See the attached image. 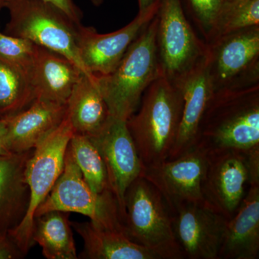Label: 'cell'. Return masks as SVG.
Wrapping results in <instances>:
<instances>
[{
  "label": "cell",
  "mask_w": 259,
  "mask_h": 259,
  "mask_svg": "<svg viewBox=\"0 0 259 259\" xmlns=\"http://www.w3.org/2000/svg\"><path fill=\"white\" fill-rule=\"evenodd\" d=\"M139 106L126 124L144 168L169 158L182 120L180 87L161 75L146 90Z\"/></svg>",
  "instance_id": "obj_1"
},
{
  "label": "cell",
  "mask_w": 259,
  "mask_h": 259,
  "mask_svg": "<svg viewBox=\"0 0 259 259\" xmlns=\"http://www.w3.org/2000/svg\"><path fill=\"white\" fill-rule=\"evenodd\" d=\"M197 144L208 151L259 147V84L214 92L199 125Z\"/></svg>",
  "instance_id": "obj_2"
},
{
  "label": "cell",
  "mask_w": 259,
  "mask_h": 259,
  "mask_svg": "<svg viewBox=\"0 0 259 259\" xmlns=\"http://www.w3.org/2000/svg\"><path fill=\"white\" fill-rule=\"evenodd\" d=\"M157 22L156 15L112 72L96 76L97 87L113 118L127 121L137 110L148 87L163 75L156 46Z\"/></svg>",
  "instance_id": "obj_3"
},
{
  "label": "cell",
  "mask_w": 259,
  "mask_h": 259,
  "mask_svg": "<svg viewBox=\"0 0 259 259\" xmlns=\"http://www.w3.org/2000/svg\"><path fill=\"white\" fill-rule=\"evenodd\" d=\"M124 233L158 259H183L175 237L171 211L157 189L142 177L125 192Z\"/></svg>",
  "instance_id": "obj_4"
},
{
  "label": "cell",
  "mask_w": 259,
  "mask_h": 259,
  "mask_svg": "<svg viewBox=\"0 0 259 259\" xmlns=\"http://www.w3.org/2000/svg\"><path fill=\"white\" fill-rule=\"evenodd\" d=\"M10 20L5 34L27 39L69 59L83 74L95 79L80 59L76 42L77 24L56 5L44 0H7Z\"/></svg>",
  "instance_id": "obj_5"
},
{
  "label": "cell",
  "mask_w": 259,
  "mask_h": 259,
  "mask_svg": "<svg viewBox=\"0 0 259 259\" xmlns=\"http://www.w3.org/2000/svg\"><path fill=\"white\" fill-rule=\"evenodd\" d=\"M74 134L66 112L60 125L32 150L27 161L25 180L30 192L28 209L18 226L8 231L25 255L35 244L32 234L35 212L62 173L66 149Z\"/></svg>",
  "instance_id": "obj_6"
},
{
  "label": "cell",
  "mask_w": 259,
  "mask_h": 259,
  "mask_svg": "<svg viewBox=\"0 0 259 259\" xmlns=\"http://www.w3.org/2000/svg\"><path fill=\"white\" fill-rule=\"evenodd\" d=\"M76 212L105 229L123 232V219L118 202L111 190L97 193L85 182L69 146L64 169L55 185L40 204L35 218L51 211Z\"/></svg>",
  "instance_id": "obj_7"
},
{
  "label": "cell",
  "mask_w": 259,
  "mask_h": 259,
  "mask_svg": "<svg viewBox=\"0 0 259 259\" xmlns=\"http://www.w3.org/2000/svg\"><path fill=\"white\" fill-rule=\"evenodd\" d=\"M206 61L214 92L259 84V25L207 44Z\"/></svg>",
  "instance_id": "obj_8"
},
{
  "label": "cell",
  "mask_w": 259,
  "mask_h": 259,
  "mask_svg": "<svg viewBox=\"0 0 259 259\" xmlns=\"http://www.w3.org/2000/svg\"><path fill=\"white\" fill-rule=\"evenodd\" d=\"M156 46L163 75L173 83L207 55V44L187 20L182 0H160Z\"/></svg>",
  "instance_id": "obj_9"
},
{
  "label": "cell",
  "mask_w": 259,
  "mask_h": 259,
  "mask_svg": "<svg viewBox=\"0 0 259 259\" xmlns=\"http://www.w3.org/2000/svg\"><path fill=\"white\" fill-rule=\"evenodd\" d=\"M209 151L197 144L175 158L143 168L141 176L163 196L170 210L191 202H203L202 183Z\"/></svg>",
  "instance_id": "obj_10"
},
{
  "label": "cell",
  "mask_w": 259,
  "mask_h": 259,
  "mask_svg": "<svg viewBox=\"0 0 259 259\" xmlns=\"http://www.w3.org/2000/svg\"><path fill=\"white\" fill-rule=\"evenodd\" d=\"M159 3L160 0H155L146 9L139 10L131 23L110 33H99L93 27L84 26L81 23L76 25L78 52L90 74L105 76L114 71L130 46L157 15Z\"/></svg>",
  "instance_id": "obj_11"
},
{
  "label": "cell",
  "mask_w": 259,
  "mask_h": 259,
  "mask_svg": "<svg viewBox=\"0 0 259 259\" xmlns=\"http://www.w3.org/2000/svg\"><path fill=\"white\" fill-rule=\"evenodd\" d=\"M248 180L246 152L233 149L209 151L202 183L204 203L231 219L244 198Z\"/></svg>",
  "instance_id": "obj_12"
},
{
  "label": "cell",
  "mask_w": 259,
  "mask_h": 259,
  "mask_svg": "<svg viewBox=\"0 0 259 259\" xmlns=\"http://www.w3.org/2000/svg\"><path fill=\"white\" fill-rule=\"evenodd\" d=\"M171 214L185 258L219 259L228 221L226 217L204 202L182 204Z\"/></svg>",
  "instance_id": "obj_13"
},
{
  "label": "cell",
  "mask_w": 259,
  "mask_h": 259,
  "mask_svg": "<svg viewBox=\"0 0 259 259\" xmlns=\"http://www.w3.org/2000/svg\"><path fill=\"white\" fill-rule=\"evenodd\" d=\"M89 138L103 159L110 190L118 202L123 219L126 191L141 176L144 168L126 121L110 117L98 134Z\"/></svg>",
  "instance_id": "obj_14"
},
{
  "label": "cell",
  "mask_w": 259,
  "mask_h": 259,
  "mask_svg": "<svg viewBox=\"0 0 259 259\" xmlns=\"http://www.w3.org/2000/svg\"><path fill=\"white\" fill-rule=\"evenodd\" d=\"M175 83L182 92L183 109L176 142L168 158L178 157L197 145L199 125L214 93L206 56Z\"/></svg>",
  "instance_id": "obj_15"
},
{
  "label": "cell",
  "mask_w": 259,
  "mask_h": 259,
  "mask_svg": "<svg viewBox=\"0 0 259 259\" xmlns=\"http://www.w3.org/2000/svg\"><path fill=\"white\" fill-rule=\"evenodd\" d=\"M67 104L36 98L30 106L8 117L7 146L11 153L32 151L64 120Z\"/></svg>",
  "instance_id": "obj_16"
},
{
  "label": "cell",
  "mask_w": 259,
  "mask_h": 259,
  "mask_svg": "<svg viewBox=\"0 0 259 259\" xmlns=\"http://www.w3.org/2000/svg\"><path fill=\"white\" fill-rule=\"evenodd\" d=\"M81 70L59 53L37 46L30 73L36 98L67 104Z\"/></svg>",
  "instance_id": "obj_17"
},
{
  "label": "cell",
  "mask_w": 259,
  "mask_h": 259,
  "mask_svg": "<svg viewBox=\"0 0 259 259\" xmlns=\"http://www.w3.org/2000/svg\"><path fill=\"white\" fill-rule=\"evenodd\" d=\"M236 214L227 223L219 259H258L259 185H250Z\"/></svg>",
  "instance_id": "obj_18"
},
{
  "label": "cell",
  "mask_w": 259,
  "mask_h": 259,
  "mask_svg": "<svg viewBox=\"0 0 259 259\" xmlns=\"http://www.w3.org/2000/svg\"><path fill=\"white\" fill-rule=\"evenodd\" d=\"M32 151L0 155V231L15 228L28 209L30 192L25 168Z\"/></svg>",
  "instance_id": "obj_19"
},
{
  "label": "cell",
  "mask_w": 259,
  "mask_h": 259,
  "mask_svg": "<svg viewBox=\"0 0 259 259\" xmlns=\"http://www.w3.org/2000/svg\"><path fill=\"white\" fill-rule=\"evenodd\" d=\"M71 226L83 241L80 258L88 259H158L154 253L126 236L91 222H71Z\"/></svg>",
  "instance_id": "obj_20"
},
{
  "label": "cell",
  "mask_w": 259,
  "mask_h": 259,
  "mask_svg": "<svg viewBox=\"0 0 259 259\" xmlns=\"http://www.w3.org/2000/svg\"><path fill=\"white\" fill-rule=\"evenodd\" d=\"M67 116L74 134L91 137L105 127L110 119V112L97 87L96 78L81 75L68 100Z\"/></svg>",
  "instance_id": "obj_21"
},
{
  "label": "cell",
  "mask_w": 259,
  "mask_h": 259,
  "mask_svg": "<svg viewBox=\"0 0 259 259\" xmlns=\"http://www.w3.org/2000/svg\"><path fill=\"white\" fill-rule=\"evenodd\" d=\"M68 212L51 211L35 219L32 240L48 259H77Z\"/></svg>",
  "instance_id": "obj_22"
},
{
  "label": "cell",
  "mask_w": 259,
  "mask_h": 259,
  "mask_svg": "<svg viewBox=\"0 0 259 259\" xmlns=\"http://www.w3.org/2000/svg\"><path fill=\"white\" fill-rule=\"evenodd\" d=\"M35 99L28 74L0 56V118H8L21 112Z\"/></svg>",
  "instance_id": "obj_23"
},
{
  "label": "cell",
  "mask_w": 259,
  "mask_h": 259,
  "mask_svg": "<svg viewBox=\"0 0 259 259\" xmlns=\"http://www.w3.org/2000/svg\"><path fill=\"white\" fill-rule=\"evenodd\" d=\"M69 148L85 182L97 193L110 190L105 163L88 136L74 134Z\"/></svg>",
  "instance_id": "obj_24"
},
{
  "label": "cell",
  "mask_w": 259,
  "mask_h": 259,
  "mask_svg": "<svg viewBox=\"0 0 259 259\" xmlns=\"http://www.w3.org/2000/svg\"><path fill=\"white\" fill-rule=\"evenodd\" d=\"M256 25H259V0H223L207 44L232 32Z\"/></svg>",
  "instance_id": "obj_25"
},
{
  "label": "cell",
  "mask_w": 259,
  "mask_h": 259,
  "mask_svg": "<svg viewBox=\"0 0 259 259\" xmlns=\"http://www.w3.org/2000/svg\"><path fill=\"white\" fill-rule=\"evenodd\" d=\"M37 45L0 32V56L23 69L30 76ZM30 77V76H29Z\"/></svg>",
  "instance_id": "obj_26"
},
{
  "label": "cell",
  "mask_w": 259,
  "mask_h": 259,
  "mask_svg": "<svg viewBox=\"0 0 259 259\" xmlns=\"http://www.w3.org/2000/svg\"><path fill=\"white\" fill-rule=\"evenodd\" d=\"M223 0H185L186 8L207 44Z\"/></svg>",
  "instance_id": "obj_27"
},
{
  "label": "cell",
  "mask_w": 259,
  "mask_h": 259,
  "mask_svg": "<svg viewBox=\"0 0 259 259\" xmlns=\"http://www.w3.org/2000/svg\"><path fill=\"white\" fill-rule=\"evenodd\" d=\"M25 255L10 238L8 232L0 231V259L20 258Z\"/></svg>",
  "instance_id": "obj_28"
},
{
  "label": "cell",
  "mask_w": 259,
  "mask_h": 259,
  "mask_svg": "<svg viewBox=\"0 0 259 259\" xmlns=\"http://www.w3.org/2000/svg\"><path fill=\"white\" fill-rule=\"evenodd\" d=\"M56 5L67 15L75 23H81L83 19V13L74 0H44Z\"/></svg>",
  "instance_id": "obj_29"
},
{
  "label": "cell",
  "mask_w": 259,
  "mask_h": 259,
  "mask_svg": "<svg viewBox=\"0 0 259 259\" xmlns=\"http://www.w3.org/2000/svg\"><path fill=\"white\" fill-rule=\"evenodd\" d=\"M7 133H8L7 119L0 118V155L11 153L7 146Z\"/></svg>",
  "instance_id": "obj_30"
},
{
  "label": "cell",
  "mask_w": 259,
  "mask_h": 259,
  "mask_svg": "<svg viewBox=\"0 0 259 259\" xmlns=\"http://www.w3.org/2000/svg\"><path fill=\"white\" fill-rule=\"evenodd\" d=\"M155 0H138L139 10H143L148 8L149 5L152 4Z\"/></svg>",
  "instance_id": "obj_31"
},
{
  "label": "cell",
  "mask_w": 259,
  "mask_h": 259,
  "mask_svg": "<svg viewBox=\"0 0 259 259\" xmlns=\"http://www.w3.org/2000/svg\"><path fill=\"white\" fill-rule=\"evenodd\" d=\"M105 1V0H90V3L95 7H100Z\"/></svg>",
  "instance_id": "obj_32"
},
{
  "label": "cell",
  "mask_w": 259,
  "mask_h": 259,
  "mask_svg": "<svg viewBox=\"0 0 259 259\" xmlns=\"http://www.w3.org/2000/svg\"><path fill=\"white\" fill-rule=\"evenodd\" d=\"M7 0H0V10L6 6Z\"/></svg>",
  "instance_id": "obj_33"
}]
</instances>
